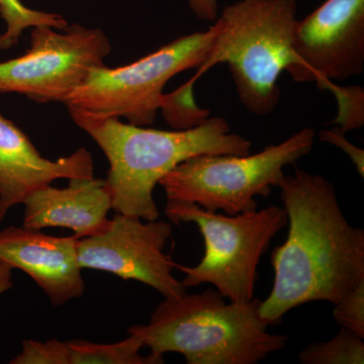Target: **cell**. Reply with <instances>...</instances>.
I'll return each mask as SVG.
<instances>
[{
    "mask_svg": "<svg viewBox=\"0 0 364 364\" xmlns=\"http://www.w3.org/2000/svg\"><path fill=\"white\" fill-rule=\"evenodd\" d=\"M66 364H161L164 359L149 354L141 355L144 345L135 335L112 344H98L85 340L65 342Z\"/></svg>",
    "mask_w": 364,
    "mask_h": 364,
    "instance_id": "5bb4252c",
    "label": "cell"
},
{
    "mask_svg": "<svg viewBox=\"0 0 364 364\" xmlns=\"http://www.w3.org/2000/svg\"><path fill=\"white\" fill-rule=\"evenodd\" d=\"M6 212H2V210H0V222L2 221V219H4V215H6Z\"/></svg>",
    "mask_w": 364,
    "mask_h": 364,
    "instance_id": "603a6c76",
    "label": "cell"
},
{
    "mask_svg": "<svg viewBox=\"0 0 364 364\" xmlns=\"http://www.w3.org/2000/svg\"><path fill=\"white\" fill-rule=\"evenodd\" d=\"M296 0H238L215 21V37L205 61L189 82L226 63L239 100L255 116L272 114L279 104V79L298 65L294 51Z\"/></svg>",
    "mask_w": 364,
    "mask_h": 364,
    "instance_id": "277c9868",
    "label": "cell"
},
{
    "mask_svg": "<svg viewBox=\"0 0 364 364\" xmlns=\"http://www.w3.org/2000/svg\"><path fill=\"white\" fill-rule=\"evenodd\" d=\"M111 51V42L100 28L77 23L62 31L35 26L30 49L0 62V93H18L39 104H64L93 68L105 65Z\"/></svg>",
    "mask_w": 364,
    "mask_h": 364,
    "instance_id": "ba28073f",
    "label": "cell"
},
{
    "mask_svg": "<svg viewBox=\"0 0 364 364\" xmlns=\"http://www.w3.org/2000/svg\"><path fill=\"white\" fill-rule=\"evenodd\" d=\"M260 299L230 301L218 291L164 298L146 325L132 326L153 355L178 353L188 364H257L280 351L287 335L272 334L260 317Z\"/></svg>",
    "mask_w": 364,
    "mask_h": 364,
    "instance_id": "3957f363",
    "label": "cell"
},
{
    "mask_svg": "<svg viewBox=\"0 0 364 364\" xmlns=\"http://www.w3.org/2000/svg\"><path fill=\"white\" fill-rule=\"evenodd\" d=\"M74 123L104 151L109 163L107 181L117 214L146 221L159 218L155 186L188 158L203 154L247 155L251 143L232 133L226 119L210 117L188 130L162 131L68 109Z\"/></svg>",
    "mask_w": 364,
    "mask_h": 364,
    "instance_id": "7a4b0ae2",
    "label": "cell"
},
{
    "mask_svg": "<svg viewBox=\"0 0 364 364\" xmlns=\"http://www.w3.org/2000/svg\"><path fill=\"white\" fill-rule=\"evenodd\" d=\"M189 9L198 20L215 23L219 16L218 0H188Z\"/></svg>",
    "mask_w": 364,
    "mask_h": 364,
    "instance_id": "44dd1931",
    "label": "cell"
},
{
    "mask_svg": "<svg viewBox=\"0 0 364 364\" xmlns=\"http://www.w3.org/2000/svg\"><path fill=\"white\" fill-rule=\"evenodd\" d=\"M23 227L42 230L68 228L77 238L102 233L111 220V188L105 179L71 178L66 188L51 184L36 189L26 196Z\"/></svg>",
    "mask_w": 364,
    "mask_h": 364,
    "instance_id": "4fadbf2b",
    "label": "cell"
},
{
    "mask_svg": "<svg viewBox=\"0 0 364 364\" xmlns=\"http://www.w3.org/2000/svg\"><path fill=\"white\" fill-rule=\"evenodd\" d=\"M171 237L170 223L117 213L102 233L78 239V263L82 269L143 282L164 298H178L186 287L174 277L176 263L164 252Z\"/></svg>",
    "mask_w": 364,
    "mask_h": 364,
    "instance_id": "9c48e42d",
    "label": "cell"
},
{
    "mask_svg": "<svg viewBox=\"0 0 364 364\" xmlns=\"http://www.w3.org/2000/svg\"><path fill=\"white\" fill-rule=\"evenodd\" d=\"M333 317L341 328L364 338V282L340 303L334 305Z\"/></svg>",
    "mask_w": 364,
    "mask_h": 364,
    "instance_id": "d6986e66",
    "label": "cell"
},
{
    "mask_svg": "<svg viewBox=\"0 0 364 364\" xmlns=\"http://www.w3.org/2000/svg\"><path fill=\"white\" fill-rule=\"evenodd\" d=\"M277 188L289 234L273 249L274 282L260 304V317L269 326L311 301L336 305L364 282V231L347 221L334 184L296 168Z\"/></svg>",
    "mask_w": 364,
    "mask_h": 364,
    "instance_id": "6da1fadb",
    "label": "cell"
},
{
    "mask_svg": "<svg viewBox=\"0 0 364 364\" xmlns=\"http://www.w3.org/2000/svg\"><path fill=\"white\" fill-rule=\"evenodd\" d=\"M289 71L298 83L343 81L364 70V0H325L296 21Z\"/></svg>",
    "mask_w": 364,
    "mask_h": 364,
    "instance_id": "30bf717a",
    "label": "cell"
},
{
    "mask_svg": "<svg viewBox=\"0 0 364 364\" xmlns=\"http://www.w3.org/2000/svg\"><path fill=\"white\" fill-rule=\"evenodd\" d=\"M165 214L176 225L196 224L205 242V254L196 267L176 263V268L186 274L181 282L186 289L208 284L233 303L252 301L261 257L287 225L284 208L270 205L229 215L193 203L167 200Z\"/></svg>",
    "mask_w": 364,
    "mask_h": 364,
    "instance_id": "5b68a950",
    "label": "cell"
},
{
    "mask_svg": "<svg viewBox=\"0 0 364 364\" xmlns=\"http://www.w3.org/2000/svg\"><path fill=\"white\" fill-rule=\"evenodd\" d=\"M215 33L212 26L205 32L181 36L128 65L95 67L64 104L93 116L124 117L129 124L149 126L170 79L202 65Z\"/></svg>",
    "mask_w": 364,
    "mask_h": 364,
    "instance_id": "52a82bcc",
    "label": "cell"
},
{
    "mask_svg": "<svg viewBox=\"0 0 364 364\" xmlns=\"http://www.w3.org/2000/svg\"><path fill=\"white\" fill-rule=\"evenodd\" d=\"M322 142L331 144L336 146L339 149L346 153L347 156L350 158L352 163L358 170L361 178L364 177V151L358 146L349 142L345 136L344 132L340 130L339 127H335L332 130H324L321 132L318 136Z\"/></svg>",
    "mask_w": 364,
    "mask_h": 364,
    "instance_id": "ffe728a7",
    "label": "cell"
},
{
    "mask_svg": "<svg viewBox=\"0 0 364 364\" xmlns=\"http://www.w3.org/2000/svg\"><path fill=\"white\" fill-rule=\"evenodd\" d=\"M193 86L188 81L177 90L163 95L160 111L174 130L195 128L210 117V111L196 105Z\"/></svg>",
    "mask_w": 364,
    "mask_h": 364,
    "instance_id": "e0dca14e",
    "label": "cell"
},
{
    "mask_svg": "<svg viewBox=\"0 0 364 364\" xmlns=\"http://www.w3.org/2000/svg\"><path fill=\"white\" fill-rule=\"evenodd\" d=\"M13 269L11 265L0 261V296L14 286Z\"/></svg>",
    "mask_w": 364,
    "mask_h": 364,
    "instance_id": "7402d4cb",
    "label": "cell"
},
{
    "mask_svg": "<svg viewBox=\"0 0 364 364\" xmlns=\"http://www.w3.org/2000/svg\"><path fill=\"white\" fill-rule=\"evenodd\" d=\"M321 90H328L336 98L338 114L333 123L340 130L347 132L363 128L364 124V90L361 86H340L333 81H324L318 86Z\"/></svg>",
    "mask_w": 364,
    "mask_h": 364,
    "instance_id": "ac0fdd59",
    "label": "cell"
},
{
    "mask_svg": "<svg viewBox=\"0 0 364 364\" xmlns=\"http://www.w3.org/2000/svg\"><path fill=\"white\" fill-rule=\"evenodd\" d=\"M301 364H363V339L345 329L325 342L311 343L301 351Z\"/></svg>",
    "mask_w": 364,
    "mask_h": 364,
    "instance_id": "2e32d148",
    "label": "cell"
},
{
    "mask_svg": "<svg viewBox=\"0 0 364 364\" xmlns=\"http://www.w3.org/2000/svg\"><path fill=\"white\" fill-rule=\"evenodd\" d=\"M0 16L6 26L0 35V51H6L18 44L26 28L48 26L62 31L69 26L60 14L36 11L26 6L21 0H0Z\"/></svg>",
    "mask_w": 364,
    "mask_h": 364,
    "instance_id": "9a60e30c",
    "label": "cell"
},
{
    "mask_svg": "<svg viewBox=\"0 0 364 364\" xmlns=\"http://www.w3.org/2000/svg\"><path fill=\"white\" fill-rule=\"evenodd\" d=\"M92 155L80 148L59 159L40 154L28 136L11 119L0 114V210L21 205L36 189L57 179L90 178Z\"/></svg>",
    "mask_w": 364,
    "mask_h": 364,
    "instance_id": "7c38bea8",
    "label": "cell"
},
{
    "mask_svg": "<svg viewBox=\"0 0 364 364\" xmlns=\"http://www.w3.org/2000/svg\"><path fill=\"white\" fill-rule=\"evenodd\" d=\"M316 132L305 128L256 154H203L177 165L159 182L167 200L193 203L229 215L258 208L256 196L268 198L284 168L313 150Z\"/></svg>",
    "mask_w": 364,
    "mask_h": 364,
    "instance_id": "8992f818",
    "label": "cell"
},
{
    "mask_svg": "<svg viewBox=\"0 0 364 364\" xmlns=\"http://www.w3.org/2000/svg\"><path fill=\"white\" fill-rule=\"evenodd\" d=\"M77 237L49 236L40 230L9 227L0 231V261L26 273L61 306L85 294L77 259Z\"/></svg>",
    "mask_w": 364,
    "mask_h": 364,
    "instance_id": "8fae6325",
    "label": "cell"
}]
</instances>
